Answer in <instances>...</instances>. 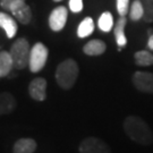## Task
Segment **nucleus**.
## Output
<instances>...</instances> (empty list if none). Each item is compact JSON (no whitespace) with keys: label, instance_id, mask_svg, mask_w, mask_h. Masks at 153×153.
<instances>
[{"label":"nucleus","instance_id":"1","mask_svg":"<svg viewBox=\"0 0 153 153\" xmlns=\"http://www.w3.org/2000/svg\"><path fill=\"white\" fill-rule=\"evenodd\" d=\"M124 129L131 141L150 145L153 143V133L150 126L137 116H128L124 121Z\"/></svg>","mask_w":153,"mask_h":153},{"label":"nucleus","instance_id":"2","mask_svg":"<svg viewBox=\"0 0 153 153\" xmlns=\"http://www.w3.org/2000/svg\"><path fill=\"white\" fill-rule=\"evenodd\" d=\"M79 74V68L74 59H66L60 62L56 69V81L64 90H69L74 86Z\"/></svg>","mask_w":153,"mask_h":153},{"label":"nucleus","instance_id":"3","mask_svg":"<svg viewBox=\"0 0 153 153\" xmlns=\"http://www.w3.org/2000/svg\"><path fill=\"white\" fill-rule=\"evenodd\" d=\"M9 53L11 56L15 69L21 71V69L26 68L30 64V53H31L28 41L24 38L17 39L11 45Z\"/></svg>","mask_w":153,"mask_h":153},{"label":"nucleus","instance_id":"4","mask_svg":"<svg viewBox=\"0 0 153 153\" xmlns=\"http://www.w3.org/2000/svg\"><path fill=\"white\" fill-rule=\"evenodd\" d=\"M49 55L48 48L41 42H38L31 48V53H30V71L32 73H39L41 69H43L45 66L47 59Z\"/></svg>","mask_w":153,"mask_h":153},{"label":"nucleus","instance_id":"5","mask_svg":"<svg viewBox=\"0 0 153 153\" xmlns=\"http://www.w3.org/2000/svg\"><path fill=\"white\" fill-rule=\"evenodd\" d=\"M78 151L79 153H111L107 143L94 136L84 138L79 144Z\"/></svg>","mask_w":153,"mask_h":153},{"label":"nucleus","instance_id":"6","mask_svg":"<svg viewBox=\"0 0 153 153\" xmlns=\"http://www.w3.org/2000/svg\"><path fill=\"white\" fill-rule=\"evenodd\" d=\"M134 86L144 93H153V73L135 71L133 75Z\"/></svg>","mask_w":153,"mask_h":153},{"label":"nucleus","instance_id":"7","mask_svg":"<svg viewBox=\"0 0 153 153\" xmlns=\"http://www.w3.org/2000/svg\"><path fill=\"white\" fill-rule=\"evenodd\" d=\"M67 16H68V10L64 6H59L51 11L49 16V26L52 31L59 32L65 27L66 22H67Z\"/></svg>","mask_w":153,"mask_h":153},{"label":"nucleus","instance_id":"8","mask_svg":"<svg viewBox=\"0 0 153 153\" xmlns=\"http://www.w3.org/2000/svg\"><path fill=\"white\" fill-rule=\"evenodd\" d=\"M9 11L18 22L24 24V25L30 24L31 19H32V10H31L30 6L26 5L25 1H17V2H15L10 7Z\"/></svg>","mask_w":153,"mask_h":153},{"label":"nucleus","instance_id":"9","mask_svg":"<svg viewBox=\"0 0 153 153\" xmlns=\"http://www.w3.org/2000/svg\"><path fill=\"white\" fill-rule=\"evenodd\" d=\"M30 97L39 102H42L47 98V81L43 77L34 78L28 85Z\"/></svg>","mask_w":153,"mask_h":153},{"label":"nucleus","instance_id":"10","mask_svg":"<svg viewBox=\"0 0 153 153\" xmlns=\"http://www.w3.org/2000/svg\"><path fill=\"white\" fill-rule=\"evenodd\" d=\"M0 27L5 31L8 39H13L17 33V24L15 19L7 13L0 11Z\"/></svg>","mask_w":153,"mask_h":153},{"label":"nucleus","instance_id":"11","mask_svg":"<svg viewBox=\"0 0 153 153\" xmlns=\"http://www.w3.org/2000/svg\"><path fill=\"white\" fill-rule=\"evenodd\" d=\"M16 108V100L9 92L0 93V116L9 115Z\"/></svg>","mask_w":153,"mask_h":153},{"label":"nucleus","instance_id":"12","mask_svg":"<svg viewBox=\"0 0 153 153\" xmlns=\"http://www.w3.org/2000/svg\"><path fill=\"white\" fill-rule=\"evenodd\" d=\"M36 150V142L33 138L24 137L15 142L13 152L14 153H34Z\"/></svg>","mask_w":153,"mask_h":153},{"label":"nucleus","instance_id":"13","mask_svg":"<svg viewBox=\"0 0 153 153\" xmlns=\"http://www.w3.org/2000/svg\"><path fill=\"white\" fill-rule=\"evenodd\" d=\"M107 45L101 40H91L83 47L84 53L88 56H101L104 53Z\"/></svg>","mask_w":153,"mask_h":153},{"label":"nucleus","instance_id":"14","mask_svg":"<svg viewBox=\"0 0 153 153\" xmlns=\"http://www.w3.org/2000/svg\"><path fill=\"white\" fill-rule=\"evenodd\" d=\"M126 23H127V19H126V16H120L119 19L117 21L115 26V38H116V42L119 47H125L127 44V39H126L125 35V26Z\"/></svg>","mask_w":153,"mask_h":153},{"label":"nucleus","instance_id":"15","mask_svg":"<svg viewBox=\"0 0 153 153\" xmlns=\"http://www.w3.org/2000/svg\"><path fill=\"white\" fill-rule=\"evenodd\" d=\"M13 68H14V64H13L10 53L7 51H1L0 52V77L7 76Z\"/></svg>","mask_w":153,"mask_h":153},{"label":"nucleus","instance_id":"16","mask_svg":"<svg viewBox=\"0 0 153 153\" xmlns=\"http://www.w3.org/2000/svg\"><path fill=\"white\" fill-rule=\"evenodd\" d=\"M94 31V22L91 17H86L84 18L81 24L78 25L77 28V35L79 38H86L88 35H91Z\"/></svg>","mask_w":153,"mask_h":153},{"label":"nucleus","instance_id":"17","mask_svg":"<svg viewBox=\"0 0 153 153\" xmlns=\"http://www.w3.org/2000/svg\"><path fill=\"white\" fill-rule=\"evenodd\" d=\"M135 62L137 66L141 67H148V66L153 65V55L150 51L146 50H142V51H137L135 56Z\"/></svg>","mask_w":153,"mask_h":153},{"label":"nucleus","instance_id":"18","mask_svg":"<svg viewBox=\"0 0 153 153\" xmlns=\"http://www.w3.org/2000/svg\"><path fill=\"white\" fill-rule=\"evenodd\" d=\"M143 15H144V9H143V5L141 0H134L131 6V9H129L131 19L134 22L140 21L141 18H143Z\"/></svg>","mask_w":153,"mask_h":153},{"label":"nucleus","instance_id":"19","mask_svg":"<svg viewBox=\"0 0 153 153\" xmlns=\"http://www.w3.org/2000/svg\"><path fill=\"white\" fill-rule=\"evenodd\" d=\"M99 28L103 32H109L110 30L114 26V18H112V15L110 14L109 11H105L103 13L100 18H99L98 22Z\"/></svg>","mask_w":153,"mask_h":153},{"label":"nucleus","instance_id":"20","mask_svg":"<svg viewBox=\"0 0 153 153\" xmlns=\"http://www.w3.org/2000/svg\"><path fill=\"white\" fill-rule=\"evenodd\" d=\"M144 9L143 21L146 23L153 22V0H141Z\"/></svg>","mask_w":153,"mask_h":153},{"label":"nucleus","instance_id":"21","mask_svg":"<svg viewBox=\"0 0 153 153\" xmlns=\"http://www.w3.org/2000/svg\"><path fill=\"white\" fill-rule=\"evenodd\" d=\"M129 8V0H117V10L120 16H126Z\"/></svg>","mask_w":153,"mask_h":153},{"label":"nucleus","instance_id":"22","mask_svg":"<svg viewBox=\"0 0 153 153\" xmlns=\"http://www.w3.org/2000/svg\"><path fill=\"white\" fill-rule=\"evenodd\" d=\"M69 9L73 13H81L83 10V0H69Z\"/></svg>","mask_w":153,"mask_h":153},{"label":"nucleus","instance_id":"23","mask_svg":"<svg viewBox=\"0 0 153 153\" xmlns=\"http://www.w3.org/2000/svg\"><path fill=\"white\" fill-rule=\"evenodd\" d=\"M17 1H25V0H0V6L6 10H9L11 6Z\"/></svg>","mask_w":153,"mask_h":153},{"label":"nucleus","instance_id":"24","mask_svg":"<svg viewBox=\"0 0 153 153\" xmlns=\"http://www.w3.org/2000/svg\"><path fill=\"white\" fill-rule=\"evenodd\" d=\"M148 48L153 51V34L149 35V41H148Z\"/></svg>","mask_w":153,"mask_h":153},{"label":"nucleus","instance_id":"25","mask_svg":"<svg viewBox=\"0 0 153 153\" xmlns=\"http://www.w3.org/2000/svg\"><path fill=\"white\" fill-rule=\"evenodd\" d=\"M53 1H56V2H59V1H61V0H53Z\"/></svg>","mask_w":153,"mask_h":153}]
</instances>
